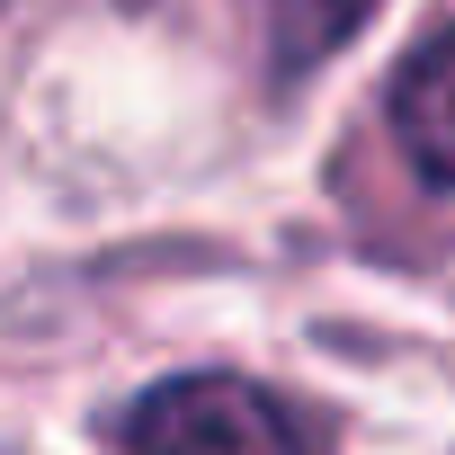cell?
I'll use <instances>...</instances> for the list:
<instances>
[{
    "label": "cell",
    "mask_w": 455,
    "mask_h": 455,
    "mask_svg": "<svg viewBox=\"0 0 455 455\" xmlns=\"http://www.w3.org/2000/svg\"><path fill=\"white\" fill-rule=\"evenodd\" d=\"M393 134H402L411 170L455 196V28L428 36L402 63V81H393Z\"/></svg>",
    "instance_id": "2"
},
{
    "label": "cell",
    "mask_w": 455,
    "mask_h": 455,
    "mask_svg": "<svg viewBox=\"0 0 455 455\" xmlns=\"http://www.w3.org/2000/svg\"><path fill=\"white\" fill-rule=\"evenodd\" d=\"M251 19H259L268 72H277V81H304L322 54H339V45L375 19V0H251Z\"/></svg>",
    "instance_id": "3"
},
{
    "label": "cell",
    "mask_w": 455,
    "mask_h": 455,
    "mask_svg": "<svg viewBox=\"0 0 455 455\" xmlns=\"http://www.w3.org/2000/svg\"><path fill=\"white\" fill-rule=\"evenodd\" d=\"M125 455H313V428L286 393L251 375H170L116 411Z\"/></svg>",
    "instance_id": "1"
}]
</instances>
